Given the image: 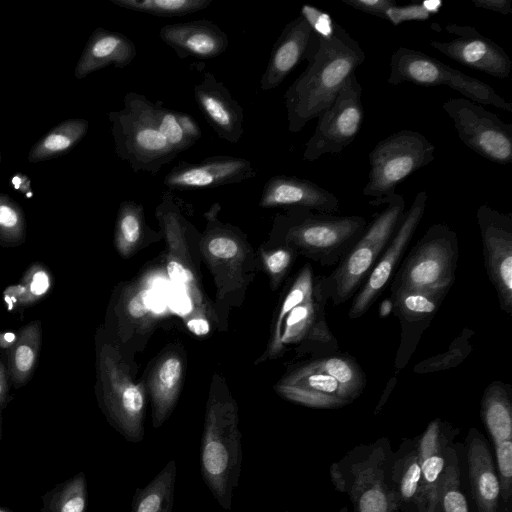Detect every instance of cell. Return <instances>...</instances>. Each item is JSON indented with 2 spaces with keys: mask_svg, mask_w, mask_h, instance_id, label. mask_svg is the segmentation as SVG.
<instances>
[{
  "mask_svg": "<svg viewBox=\"0 0 512 512\" xmlns=\"http://www.w3.org/2000/svg\"><path fill=\"white\" fill-rule=\"evenodd\" d=\"M442 108L452 119L464 145L491 162L502 165L512 162L511 124L464 97L450 99Z\"/></svg>",
  "mask_w": 512,
  "mask_h": 512,
  "instance_id": "13",
  "label": "cell"
},
{
  "mask_svg": "<svg viewBox=\"0 0 512 512\" xmlns=\"http://www.w3.org/2000/svg\"><path fill=\"white\" fill-rule=\"evenodd\" d=\"M384 204L387 206L369 222L354 245L326 275V286L333 307L351 299L375 266L391 240L405 212L403 196L394 193Z\"/></svg>",
  "mask_w": 512,
  "mask_h": 512,
  "instance_id": "8",
  "label": "cell"
},
{
  "mask_svg": "<svg viewBox=\"0 0 512 512\" xmlns=\"http://www.w3.org/2000/svg\"><path fill=\"white\" fill-rule=\"evenodd\" d=\"M361 94L362 87L353 74L318 116L315 131L305 145V160L315 161L324 154H339L354 141L364 116Z\"/></svg>",
  "mask_w": 512,
  "mask_h": 512,
  "instance_id": "14",
  "label": "cell"
},
{
  "mask_svg": "<svg viewBox=\"0 0 512 512\" xmlns=\"http://www.w3.org/2000/svg\"><path fill=\"white\" fill-rule=\"evenodd\" d=\"M2 377H0V395L2 393V390H3V384H2Z\"/></svg>",
  "mask_w": 512,
  "mask_h": 512,
  "instance_id": "55",
  "label": "cell"
},
{
  "mask_svg": "<svg viewBox=\"0 0 512 512\" xmlns=\"http://www.w3.org/2000/svg\"><path fill=\"white\" fill-rule=\"evenodd\" d=\"M328 301L326 275L315 274L306 263L280 302L265 358L278 357L290 346L310 357L340 351L326 320Z\"/></svg>",
  "mask_w": 512,
  "mask_h": 512,
  "instance_id": "2",
  "label": "cell"
},
{
  "mask_svg": "<svg viewBox=\"0 0 512 512\" xmlns=\"http://www.w3.org/2000/svg\"><path fill=\"white\" fill-rule=\"evenodd\" d=\"M445 30L455 35L450 41H431L430 45L450 59L499 79L507 78L512 61L504 48L470 25L448 24Z\"/></svg>",
  "mask_w": 512,
  "mask_h": 512,
  "instance_id": "20",
  "label": "cell"
},
{
  "mask_svg": "<svg viewBox=\"0 0 512 512\" xmlns=\"http://www.w3.org/2000/svg\"><path fill=\"white\" fill-rule=\"evenodd\" d=\"M153 109L154 102L131 91L124 96L123 108L109 112L108 119L116 155L134 172L155 175L177 154L158 130Z\"/></svg>",
  "mask_w": 512,
  "mask_h": 512,
  "instance_id": "7",
  "label": "cell"
},
{
  "mask_svg": "<svg viewBox=\"0 0 512 512\" xmlns=\"http://www.w3.org/2000/svg\"><path fill=\"white\" fill-rule=\"evenodd\" d=\"M459 257L458 237L448 225L430 226L402 260L390 283V291L428 290L448 293Z\"/></svg>",
  "mask_w": 512,
  "mask_h": 512,
  "instance_id": "9",
  "label": "cell"
},
{
  "mask_svg": "<svg viewBox=\"0 0 512 512\" xmlns=\"http://www.w3.org/2000/svg\"><path fill=\"white\" fill-rule=\"evenodd\" d=\"M494 449L500 484V512H512V416L492 414L482 419Z\"/></svg>",
  "mask_w": 512,
  "mask_h": 512,
  "instance_id": "31",
  "label": "cell"
},
{
  "mask_svg": "<svg viewBox=\"0 0 512 512\" xmlns=\"http://www.w3.org/2000/svg\"><path fill=\"white\" fill-rule=\"evenodd\" d=\"M114 5L158 17H181L206 9L213 0H110Z\"/></svg>",
  "mask_w": 512,
  "mask_h": 512,
  "instance_id": "38",
  "label": "cell"
},
{
  "mask_svg": "<svg viewBox=\"0 0 512 512\" xmlns=\"http://www.w3.org/2000/svg\"><path fill=\"white\" fill-rule=\"evenodd\" d=\"M475 7L497 12L502 15H509L512 13V6L510 0H472Z\"/></svg>",
  "mask_w": 512,
  "mask_h": 512,
  "instance_id": "47",
  "label": "cell"
},
{
  "mask_svg": "<svg viewBox=\"0 0 512 512\" xmlns=\"http://www.w3.org/2000/svg\"><path fill=\"white\" fill-rule=\"evenodd\" d=\"M475 332L463 328L443 353L430 356L418 362L413 371L417 374L442 372L459 366L473 350L472 338Z\"/></svg>",
  "mask_w": 512,
  "mask_h": 512,
  "instance_id": "37",
  "label": "cell"
},
{
  "mask_svg": "<svg viewBox=\"0 0 512 512\" xmlns=\"http://www.w3.org/2000/svg\"><path fill=\"white\" fill-rule=\"evenodd\" d=\"M238 406L225 385H211L200 447L204 483L217 503L230 510L242 466Z\"/></svg>",
  "mask_w": 512,
  "mask_h": 512,
  "instance_id": "3",
  "label": "cell"
},
{
  "mask_svg": "<svg viewBox=\"0 0 512 512\" xmlns=\"http://www.w3.org/2000/svg\"><path fill=\"white\" fill-rule=\"evenodd\" d=\"M368 222L357 215L339 216L289 208L275 223L280 242L322 267L336 265L364 232Z\"/></svg>",
  "mask_w": 512,
  "mask_h": 512,
  "instance_id": "5",
  "label": "cell"
},
{
  "mask_svg": "<svg viewBox=\"0 0 512 512\" xmlns=\"http://www.w3.org/2000/svg\"><path fill=\"white\" fill-rule=\"evenodd\" d=\"M1 161H2V154H1V151H0V164H1Z\"/></svg>",
  "mask_w": 512,
  "mask_h": 512,
  "instance_id": "56",
  "label": "cell"
},
{
  "mask_svg": "<svg viewBox=\"0 0 512 512\" xmlns=\"http://www.w3.org/2000/svg\"><path fill=\"white\" fill-rule=\"evenodd\" d=\"M316 38L317 34L302 15L287 23L272 47L260 88L263 91L277 88L306 59Z\"/></svg>",
  "mask_w": 512,
  "mask_h": 512,
  "instance_id": "25",
  "label": "cell"
},
{
  "mask_svg": "<svg viewBox=\"0 0 512 512\" xmlns=\"http://www.w3.org/2000/svg\"><path fill=\"white\" fill-rule=\"evenodd\" d=\"M484 264L500 308L512 315V214L480 205L476 212Z\"/></svg>",
  "mask_w": 512,
  "mask_h": 512,
  "instance_id": "18",
  "label": "cell"
},
{
  "mask_svg": "<svg viewBox=\"0 0 512 512\" xmlns=\"http://www.w3.org/2000/svg\"><path fill=\"white\" fill-rule=\"evenodd\" d=\"M35 354L33 348L27 344H20L14 354V365L19 373H27L34 364Z\"/></svg>",
  "mask_w": 512,
  "mask_h": 512,
  "instance_id": "45",
  "label": "cell"
},
{
  "mask_svg": "<svg viewBox=\"0 0 512 512\" xmlns=\"http://www.w3.org/2000/svg\"><path fill=\"white\" fill-rule=\"evenodd\" d=\"M461 475L471 512H500V484L486 437L475 427L458 443ZM464 481V480H462Z\"/></svg>",
  "mask_w": 512,
  "mask_h": 512,
  "instance_id": "19",
  "label": "cell"
},
{
  "mask_svg": "<svg viewBox=\"0 0 512 512\" xmlns=\"http://www.w3.org/2000/svg\"><path fill=\"white\" fill-rule=\"evenodd\" d=\"M460 429L440 418L428 423L416 437L421 469L418 512H436L437 490L445 465L446 452Z\"/></svg>",
  "mask_w": 512,
  "mask_h": 512,
  "instance_id": "23",
  "label": "cell"
},
{
  "mask_svg": "<svg viewBox=\"0 0 512 512\" xmlns=\"http://www.w3.org/2000/svg\"><path fill=\"white\" fill-rule=\"evenodd\" d=\"M366 376L347 352L310 357L292 366L276 383L282 398L314 409H339L363 393Z\"/></svg>",
  "mask_w": 512,
  "mask_h": 512,
  "instance_id": "4",
  "label": "cell"
},
{
  "mask_svg": "<svg viewBox=\"0 0 512 512\" xmlns=\"http://www.w3.org/2000/svg\"><path fill=\"white\" fill-rule=\"evenodd\" d=\"M338 512H348V507L343 506Z\"/></svg>",
  "mask_w": 512,
  "mask_h": 512,
  "instance_id": "54",
  "label": "cell"
},
{
  "mask_svg": "<svg viewBox=\"0 0 512 512\" xmlns=\"http://www.w3.org/2000/svg\"><path fill=\"white\" fill-rule=\"evenodd\" d=\"M447 294L428 290L391 292L393 313L400 323V344L394 360L396 374L410 361L421 336L430 326Z\"/></svg>",
  "mask_w": 512,
  "mask_h": 512,
  "instance_id": "21",
  "label": "cell"
},
{
  "mask_svg": "<svg viewBox=\"0 0 512 512\" xmlns=\"http://www.w3.org/2000/svg\"><path fill=\"white\" fill-rule=\"evenodd\" d=\"M152 291L151 282L145 279L129 293L125 302V312L130 322L139 323L146 319L151 309Z\"/></svg>",
  "mask_w": 512,
  "mask_h": 512,
  "instance_id": "42",
  "label": "cell"
},
{
  "mask_svg": "<svg viewBox=\"0 0 512 512\" xmlns=\"http://www.w3.org/2000/svg\"><path fill=\"white\" fill-rule=\"evenodd\" d=\"M89 122L72 118L60 122L30 149L28 161L38 163L69 153L87 134Z\"/></svg>",
  "mask_w": 512,
  "mask_h": 512,
  "instance_id": "32",
  "label": "cell"
},
{
  "mask_svg": "<svg viewBox=\"0 0 512 512\" xmlns=\"http://www.w3.org/2000/svg\"><path fill=\"white\" fill-rule=\"evenodd\" d=\"M137 54L134 42L124 34L99 27L90 35L77 61L74 74L78 80L113 65L125 68Z\"/></svg>",
  "mask_w": 512,
  "mask_h": 512,
  "instance_id": "28",
  "label": "cell"
},
{
  "mask_svg": "<svg viewBox=\"0 0 512 512\" xmlns=\"http://www.w3.org/2000/svg\"><path fill=\"white\" fill-rule=\"evenodd\" d=\"M387 82L392 85L407 82L424 87L445 85L477 104L512 112V103L490 85L411 48L399 47L392 54Z\"/></svg>",
  "mask_w": 512,
  "mask_h": 512,
  "instance_id": "11",
  "label": "cell"
},
{
  "mask_svg": "<svg viewBox=\"0 0 512 512\" xmlns=\"http://www.w3.org/2000/svg\"><path fill=\"white\" fill-rule=\"evenodd\" d=\"M308 65L284 95L288 130L301 131L333 102L364 62L359 43L337 22L329 35L318 36L309 51Z\"/></svg>",
  "mask_w": 512,
  "mask_h": 512,
  "instance_id": "1",
  "label": "cell"
},
{
  "mask_svg": "<svg viewBox=\"0 0 512 512\" xmlns=\"http://www.w3.org/2000/svg\"><path fill=\"white\" fill-rule=\"evenodd\" d=\"M388 473L398 512H418L421 469L416 437L404 439L392 451Z\"/></svg>",
  "mask_w": 512,
  "mask_h": 512,
  "instance_id": "29",
  "label": "cell"
},
{
  "mask_svg": "<svg viewBox=\"0 0 512 512\" xmlns=\"http://www.w3.org/2000/svg\"><path fill=\"white\" fill-rule=\"evenodd\" d=\"M146 229L143 206L133 200L122 201L115 225V245L123 257H129L139 247Z\"/></svg>",
  "mask_w": 512,
  "mask_h": 512,
  "instance_id": "35",
  "label": "cell"
},
{
  "mask_svg": "<svg viewBox=\"0 0 512 512\" xmlns=\"http://www.w3.org/2000/svg\"><path fill=\"white\" fill-rule=\"evenodd\" d=\"M177 467L171 459L143 488H137L129 512H172Z\"/></svg>",
  "mask_w": 512,
  "mask_h": 512,
  "instance_id": "33",
  "label": "cell"
},
{
  "mask_svg": "<svg viewBox=\"0 0 512 512\" xmlns=\"http://www.w3.org/2000/svg\"><path fill=\"white\" fill-rule=\"evenodd\" d=\"M395 383H396V377H393V378H391L388 381V383L386 385V388L384 389V392H383V394H382V396H381V398H380V400H379V402H378V404H377V406H376V408L374 410V414L375 415L378 414L382 410L384 404L386 403V401L388 400L391 392L393 391Z\"/></svg>",
  "mask_w": 512,
  "mask_h": 512,
  "instance_id": "51",
  "label": "cell"
},
{
  "mask_svg": "<svg viewBox=\"0 0 512 512\" xmlns=\"http://www.w3.org/2000/svg\"><path fill=\"white\" fill-rule=\"evenodd\" d=\"M427 193H417L412 204L394 232L391 240L380 255L353 300L348 311L349 319L363 316L382 295L398 269L402 257L422 219L426 209Z\"/></svg>",
  "mask_w": 512,
  "mask_h": 512,
  "instance_id": "17",
  "label": "cell"
},
{
  "mask_svg": "<svg viewBox=\"0 0 512 512\" xmlns=\"http://www.w3.org/2000/svg\"><path fill=\"white\" fill-rule=\"evenodd\" d=\"M187 328L198 336L205 335L210 330L208 320L204 316H192L186 322Z\"/></svg>",
  "mask_w": 512,
  "mask_h": 512,
  "instance_id": "48",
  "label": "cell"
},
{
  "mask_svg": "<svg viewBox=\"0 0 512 512\" xmlns=\"http://www.w3.org/2000/svg\"><path fill=\"white\" fill-rule=\"evenodd\" d=\"M178 123L185 136L194 144L201 137V129L196 120L185 112L176 111Z\"/></svg>",
  "mask_w": 512,
  "mask_h": 512,
  "instance_id": "46",
  "label": "cell"
},
{
  "mask_svg": "<svg viewBox=\"0 0 512 512\" xmlns=\"http://www.w3.org/2000/svg\"><path fill=\"white\" fill-rule=\"evenodd\" d=\"M153 112L158 130L177 155L194 145L183 133L175 110L164 107L161 102H156Z\"/></svg>",
  "mask_w": 512,
  "mask_h": 512,
  "instance_id": "39",
  "label": "cell"
},
{
  "mask_svg": "<svg viewBox=\"0 0 512 512\" xmlns=\"http://www.w3.org/2000/svg\"><path fill=\"white\" fill-rule=\"evenodd\" d=\"M221 209L213 204L205 213L207 228L198 245L214 276L218 298H222L245 284L244 265L248 258V245L241 232L230 224L218 221Z\"/></svg>",
  "mask_w": 512,
  "mask_h": 512,
  "instance_id": "15",
  "label": "cell"
},
{
  "mask_svg": "<svg viewBox=\"0 0 512 512\" xmlns=\"http://www.w3.org/2000/svg\"><path fill=\"white\" fill-rule=\"evenodd\" d=\"M183 378V361L177 354L162 357L149 377L152 425L159 428L170 417L179 398Z\"/></svg>",
  "mask_w": 512,
  "mask_h": 512,
  "instance_id": "30",
  "label": "cell"
},
{
  "mask_svg": "<svg viewBox=\"0 0 512 512\" xmlns=\"http://www.w3.org/2000/svg\"><path fill=\"white\" fill-rule=\"evenodd\" d=\"M159 36L179 58H216L226 51L229 44L227 34L207 19L164 25Z\"/></svg>",
  "mask_w": 512,
  "mask_h": 512,
  "instance_id": "27",
  "label": "cell"
},
{
  "mask_svg": "<svg viewBox=\"0 0 512 512\" xmlns=\"http://www.w3.org/2000/svg\"><path fill=\"white\" fill-rule=\"evenodd\" d=\"M155 216L166 241L165 269L169 279L184 291L194 305L205 308L204 297L196 273V266L189 252L190 238L197 233L180 212L170 190L162 193Z\"/></svg>",
  "mask_w": 512,
  "mask_h": 512,
  "instance_id": "16",
  "label": "cell"
},
{
  "mask_svg": "<svg viewBox=\"0 0 512 512\" xmlns=\"http://www.w3.org/2000/svg\"><path fill=\"white\" fill-rule=\"evenodd\" d=\"M87 480L79 472L42 497L41 512H87Z\"/></svg>",
  "mask_w": 512,
  "mask_h": 512,
  "instance_id": "36",
  "label": "cell"
},
{
  "mask_svg": "<svg viewBox=\"0 0 512 512\" xmlns=\"http://www.w3.org/2000/svg\"><path fill=\"white\" fill-rule=\"evenodd\" d=\"M24 215L21 207L6 193L0 192V231L18 233L22 231Z\"/></svg>",
  "mask_w": 512,
  "mask_h": 512,
  "instance_id": "43",
  "label": "cell"
},
{
  "mask_svg": "<svg viewBox=\"0 0 512 512\" xmlns=\"http://www.w3.org/2000/svg\"><path fill=\"white\" fill-rule=\"evenodd\" d=\"M11 183L14 189L20 191L21 193L27 194L28 197L33 195V191L31 190V182L27 175L16 173L13 175Z\"/></svg>",
  "mask_w": 512,
  "mask_h": 512,
  "instance_id": "50",
  "label": "cell"
},
{
  "mask_svg": "<svg viewBox=\"0 0 512 512\" xmlns=\"http://www.w3.org/2000/svg\"><path fill=\"white\" fill-rule=\"evenodd\" d=\"M436 512H471L462 484L458 442H453L447 448L437 490Z\"/></svg>",
  "mask_w": 512,
  "mask_h": 512,
  "instance_id": "34",
  "label": "cell"
},
{
  "mask_svg": "<svg viewBox=\"0 0 512 512\" xmlns=\"http://www.w3.org/2000/svg\"><path fill=\"white\" fill-rule=\"evenodd\" d=\"M262 208H304L333 214L339 210V199L316 183L289 175H274L264 185L259 199Z\"/></svg>",
  "mask_w": 512,
  "mask_h": 512,
  "instance_id": "26",
  "label": "cell"
},
{
  "mask_svg": "<svg viewBox=\"0 0 512 512\" xmlns=\"http://www.w3.org/2000/svg\"><path fill=\"white\" fill-rule=\"evenodd\" d=\"M0 512H14V511H11L10 509L4 508V507H0Z\"/></svg>",
  "mask_w": 512,
  "mask_h": 512,
  "instance_id": "53",
  "label": "cell"
},
{
  "mask_svg": "<svg viewBox=\"0 0 512 512\" xmlns=\"http://www.w3.org/2000/svg\"><path fill=\"white\" fill-rule=\"evenodd\" d=\"M256 176L245 158L217 155L197 162L180 161L165 176L168 190H194L237 184Z\"/></svg>",
  "mask_w": 512,
  "mask_h": 512,
  "instance_id": "22",
  "label": "cell"
},
{
  "mask_svg": "<svg viewBox=\"0 0 512 512\" xmlns=\"http://www.w3.org/2000/svg\"><path fill=\"white\" fill-rule=\"evenodd\" d=\"M440 7L439 1H426L420 4L412 3L403 6L396 5L386 11L384 19L395 26L406 21L427 20L433 13L438 12Z\"/></svg>",
  "mask_w": 512,
  "mask_h": 512,
  "instance_id": "41",
  "label": "cell"
},
{
  "mask_svg": "<svg viewBox=\"0 0 512 512\" xmlns=\"http://www.w3.org/2000/svg\"><path fill=\"white\" fill-rule=\"evenodd\" d=\"M49 287V278L44 271H39L33 275L30 284V290L35 295L43 294Z\"/></svg>",
  "mask_w": 512,
  "mask_h": 512,
  "instance_id": "49",
  "label": "cell"
},
{
  "mask_svg": "<svg viewBox=\"0 0 512 512\" xmlns=\"http://www.w3.org/2000/svg\"><path fill=\"white\" fill-rule=\"evenodd\" d=\"M435 146L421 133L403 129L378 142L369 153L368 181L363 195L372 206L384 204L408 176L434 160Z\"/></svg>",
  "mask_w": 512,
  "mask_h": 512,
  "instance_id": "10",
  "label": "cell"
},
{
  "mask_svg": "<svg viewBox=\"0 0 512 512\" xmlns=\"http://www.w3.org/2000/svg\"><path fill=\"white\" fill-rule=\"evenodd\" d=\"M392 451L389 439L382 437L353 447L331 464V482L348 496L353 512H398L388 473Z\"/></svg>",
  "mask_w": 512,
  "mask_h": 512,
  "instance_id": "6",
  "label": "cell"
},
{
  "mask_svg": "<svg viewBox=\"0 0 512 512\" xmlns=\"http://www.w3.org/2000/svg\"><path fill=\"white\" fill-rule=\"evenodd\" d=\"M349 7L384 19L386 11L398 5L395 0H341Z\"/></svg>",
  "mask_w": 512,
  "mask_h": 512,
  "instance_id": "44",
  "label": "cell"
},
{
  "mask_svg": "<svg viewBox=\"0 0 512 512\" xmlns=\"http://www.w3.org/2000/svg\"><path fill=\"white\" fill-rule=\"evenodd\" d=\"M297 252L290 246L280 242L275 249L264 251L262 261L270 277L273 289L278 288L292 266Z\"/></svg>",
  "mask_w": 512,
  "mask_h": 512,
  "instance_id": "40",
  "label": "cell"
},
{
  "mask_svg": "<svg viewBox=\"0 0 512 512\" xmlns=\"http://www.w3.org/2000/svg\"><path fill=\"white\" fill-rule=\"evenodd\" d=\"M103 404L109 423L125 440L138 443L144 438L146 394L136 383L116 349L105 347L101 354Z\"/></svg>",
  "mask_w": 512,
  "mask_h": 512,
  "instance_id": "12",
  "label": "cell"
},
{
  "mask_svg": "<svg viewBox=\"0 0 512 512\" xmlns=\"http://www.w3.org/2000/svg\"><path fill=\"white\" fill-rule=\"evenodd\" d=\"M391 313H393V302L390 297H387L381 301L378 314L380 318H387Z\"/></svg>",
  "mask_w": 512,
  "mask_h": 512,
  "instance_id": "52",
  "label": "cell"
},
{
  "mask_svg": "<svg viewBox=\"0 0 512 512\" xmlns=\"http://www.w3.org/2000/svg\"><path fill=\"white\" fill-rule=\"evenodd\" d=\"M200 111L219 138L236 144L244 134V110L211 72L193 88Z\"/></svg>",
  "mask_w": 512,
  "mask_h": 512,
  "instance_id": "24",
  "label": "cell"
}]
</instances>
